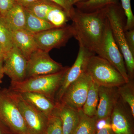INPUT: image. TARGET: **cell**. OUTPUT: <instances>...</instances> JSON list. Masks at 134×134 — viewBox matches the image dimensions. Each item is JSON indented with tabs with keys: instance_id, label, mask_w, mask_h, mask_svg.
I'll list each match as a JSON object with an SVG mask.
<instances>
[{
	"instance_id": "cell-1",
	"label": "cell",
	"mask_w": 134,
	"mask_h": 134,
	"mask_svg": "<svg viewBox=\"0 0 134 134\" xmlns=\"http://www.w3.org/2000/svg\"><path fill=\"white\" fill-rule=\"evenodd\" d=\"M74 36L79 42L93 54L98 51L105 33L108 20L105 8L90 12L74 9L69 17Z\"/></svg>"
},
{
	"instance_id": "cell-2",
	"label": "cell",
	"mask_w": 134,
	"mask_h": 134,
	"mask_svg": "<svg viewBox=\"0 0 134 134\" xmlns=\"http://www.w3.org/2000/svg\"><path fill=\"white\" fill-rule=\"evenodd\" d=\"M68 68L66 67L63 70L55 74L31 77L21 82H11L9 90L19 93H40L55 100V95Z\"/></svg>"
},
{
	"instance_id": "cell-3",
	"label": "cell",
	"mask_w": 134,
	"mask_h": 134,
	"mask_svg": "<svg viewBox=\"0 0 134 134\" xmlns=\"http://www.w3.org/2000/svg\"><path fill=\"white\" fill-rule=\"evenodd\" d=\"M86 72L99 86L117 88L126 83L122 75L111 63L95 54L89 58Z\"/></svg>"
},
{
	"instance_id": "cell-4",
	"label": "cell",
	"mask_w": 134,
	"mask_h": 134,
	"mask_svg": "<svg viewBox=\"0 0 134 134\" xmlns=\"http://www.w3.org/2000/svg\"><path fill=\"white\" fill-rule=\"evenodd\" d=\"M105 12L115 42L124 58L129 79H133L134 74V55L127 44L122 17L115 5H110L105 8Z\"/></svg>"
},
{
	"instance_id": "cell-5",
	"label": "cell",
	"mask_w": 134,
	"mask_h": 134,
	"mask_svg": "<svg viewBox=\"0 0 134 134\" xmlns=\"http://www.w3.org/2000/svg\"><path fill=\"white\" fill-rule=\"evenodd\" d=\"M0 121L13 134H29L20 110L8 90H0Z\"/></svg>"
},
{
	"instance_id": "cell-6",
	"label": "cell",
	"mask_w": 134,
	"mask_h": 134,
	"mask_svg": "<svg viewBox=\"0 0 134 134\" xmlns=\"http://www.w3.org/2000/svg\"><path fill=\"white\" fill-rule=\"evenodd\" d=\"M8 90L20 110L29 134H45L48 118L24 99L20 93Z\"/></svg>"
},
{
	"instance_id": "cell-7",
	"label": "cell",
	"mask_w": 134,
	"mask_h": 134,
	"mask_svg": "<svg viewBox=\"0 0 134 134\" xmlns=\"http://www.w3.org/2000/svg\"><path fill=\"white\" fill-rule=\"evenodd\" d=\"M96 54L111 63L122 75L126 83L129 82L124 58L113 36L108 21L102 43Z\"/></svg>"
},
{
	"instance_id": "cell-8",
	"label": "cell",
	"mask_w": 134,
	"mask_h": 134,
	"mask_svg": "<svg viewBox=\"0 0 134 134\" xmlns=\"http://www.w3.org/2000/svg\"><path fill=\"white\" fill-rule=\"evenodd\" d=\"M32 34L39 49L49 52L54 48L65 46L74 36V31L72 25H66Z\"/></svg>"
},
{
	"instance_id": "cell-9",
	"label": "cell",
	"mask_w": 134,
	"mask_h": 134,
	"mask_svg": "<svg viewBox=\"0 0 134 134\" xmlns=\"http://www.w3.org/2000/svg\"><path fill=\"white\" fill-rule=\"evenodd\" d=\"M65 67L53 60L48 52L38 48L27 60L26 78L55 74L63 70Z\"/></svg>"
},
{
	"instance_id": "cell-10",
	"label": "cell",
	"mask_w": 134,
	"mask_h": 134,
	"mask_svg": "<svg viewBox=\"0 0 134 134\" xmlns=\"http://www.w3.org/2000/svg\"><path fill=\"white\" fill-rule=\"evenodd\" d=\"M92 79L86 72L67 88L59 103L75 110H82L85 103Z\"/></svg>"
},
{
	"instance_id": "cell-11",
	"label": "cell",
	"mask_w": 134,
	"mask_h": 134,
	"mask_svg": "<svg viewBox=\"0 0 134 134\" xmlns=\"http://www.w3.org/2000/svg\"><path fill=\"white\" fill-rule=\"evenodd\" d=\"M94 54L79 44V50L75 61L72 66L68 67L63 78L59 88L55 97V102L59 103L67 88L84 72L89 58Z\"/></svg>"
},
{
	"instance_id": "cell-12",
	"label": "cell",
	"mask_w": 134,
	"mask_h": 134,
	"mask_svg": "<svg viewBox=\"0 0 134 134\" xmlns=\"http://www.w3.org/2000/svg\"><path fill=\"white\" fill-rule=\"evenodd\" d=\"M3 62L4 74L11 82H21L26 79L27 59L16 47L14 46L7 53Z\"/></svg>"
},
{
	"instance_id": "cell-13",
	"label": "cell",
	"mask_w": 134,
	"mask_h": 134,
	"mask_svg": "<svg viewBox=\"0 0 134 134\" xmlns=\"http://www.w3.org/2000/svg\"><path fill=\"white\" fill-rule=\"evenodd\" d=\"M117 88L99 86V99L95 116L97 121L110 117L115 104L119 98Z\"/></svg>"
},
{
	"instance_id": "cell-14",
	"label": "cell",
	"mask_w": 134,
	"mask_h": 134,
	"mask_svg": "<svg viewBox=\"0 0 134 134\" xmlns=\"http://www.w3.org/2000/svg\"><path fill=\"white\" fill-rule=\"evenodd\" d=\"M127 110L119 97L110 116V124L114 134H133Z\"/></svg>"
},
{
	"instance_id": "cell-15",
	"label": "cell",
	"mask_w": 134,
	"mask_h": 134,
	"mask_svg": "<svg viewBox=\"0 0 134 134\" xmlns=\"http://www.w3.org/2000/svg\"><path fill=\"white\" fill-rule=\"evenodd\" d=\"M20 93L24 99L48 118L56 111L58 103L43 94L31 92Z\"/></svg>"
},
{
	"instance_id": "cell-16",
	"label": "cell",
	"mask_w": 134,
	"mask_h": 134,
	"mask_svg": "<svg viewBox=\"0 0 134 134\" xmlns=\"http://www.w3.org/2000/svg\"><path fill=\"white\" fill-rule=\"evenodd\" d=\"M56 111L62 122V134H73L79 123V111L58 103Z\"/></svg>"
},
{
	"instance_id": "cell-17",
	"label": "cell",
	"mask_w": 134,
	"mask_h": 134,
	"mask_svg": "<svg viewBox=\"0 0 134 134\" xmlns=\"http://www.w3.org/2000/svg\"><path fill=\"white\" fill-rule=\"evenodd\" d=\"M12 32L14 46L28 60L32 54L38 49L33 34L25 30H18Z\"/></svg>"
},
{
	"instance_id": "cell-18",
	"label": "cell",
	"mask_w": 134,
	"mask_h": 134,
	"mask_svg": "<svg viewBox=\"0 0 134 134\" xmlns=\"http://www.w3.org/2000/svg\"><path fill=\"white\" fill-rule=\"evenodd\" d=\"M1 17L11 31L25 30L26 20L25 9L17 3L4 16Z\"/></svg>"
},
{
	"instance_id": "cell-19",
	"label": "cell",
	"mask_w": 134,
	"mask_h": 134,
	"mask_svg": "<svg viewBox=\"0 0 134 134\" xmlns=\"http://www.w3.org/2000/svg\"><path fill=\"white\" fill-rule=\"evenodd\" d=\"M99 87L97 84L92 81L86 100L82 109L85 115L90 117L96 115L99 99Z\"/></svg>"
},
{
	"instance_id": "cell-20",
	"label": "cell",
	"mask_w": 134,
	"mask_h": 134,
	"mask_svg": "<svg viewBox=\"0 0 134 134\" xmlns=\"http://www.w3.org/2000/svg\"><path fill=\"white\" fill-rule=\"evenodd\" d=\"M25 10L26 16L25 30L32 34L56 28L47 21L39 18Z\"/></svg>"
},
{
	"instance_id": "cell-21",
	"label": "cell",
	"mask_w": 134,
	"mask_h": 134,
	"mask_svg": "<svg viewBox=\"0 0 134 134\" xmlns=\"http://www.w3.org/2000/svg\"><path fill=\"white\" fill-rule=\"evenodd\" d=\"M80 119L73 134H96L97 131V120L95 116L90 117L79 110Z\"/></svg>"
},
{
	"instance_id": "cell-22",
	"label": "cell",
	"mask_w": 134,
	"mask_h": 134,
	"mask_svg": "<svg viewBox=\"0 0 134 134\" xmlns=\"http://www.w3.org/2000/svg\"><path fill=\"white\" fill-rule=\"evenodd\" d=\"M56 5L57 4L48 0H39L24 9L34 15L46 21L48 12Z\"/></svg>"
},
{
	"instance_id": "cell-23",
	"label": "cell",
	"mask_w": 134,
	"mask_h": 134,
	"mask_svg": "<svg viewBox=\"0 0 134 134\" xmlns=\"http://www.w3.org/2000/svg\"><path fill=\"white\" fill-rule=\"evenodd\" d=\"M68 18L65 10L57 5L54 6L48 12L46 21L56 28H59L67 25Z\"/></svg>"
},
{
	"instance_id": "cell-24",
	"label": "cell",
	"mask_w": 134,
	"mask_h": 134,
	"mask_svg": "<svg viewBox=\"0 0 134 134\" xmlns=\"http://www.w3.org/2000/svg\"><path fill=\"white\" fill-rule=\"evenodd\" d=\"M118 93L121 99L127 104L130 108L131 114L134 117V89L133 83L129 82L117 88Z\"/></svg>"
},
{
	"instance_id": "cell-25",
	"label": "cell",
	"mask_w": 134,
	"mask_h": 134,
	"mask_svg": "<svg viewBox=\"0 0 134 134\" xmlns=\"http://www.w3.org/2000/svg\"><path fill=\"white\" fill-rule=\"evenodd\" d=\"M117 3V0H85L76 5L81 10L90 12L103 9L110 5H115Z\"/></svg>"
},
{
	"instance_id": "cell-26",
	"label": "cell",
	"mask_w": 134,
	"mask_h": 134,
	"mask_svg": "<svg viewBox=\"0 0 134 134\" xmlns=\"http://www.w3.org/2000/svg\"><path fill=\"white\" fill-rule=\"evenodd\" d=\"M0 44L7 53L14 46L12 31L0 17Z\"/></svg>"
},
{
	"instance_id": "cell-27",
	"label": "cell",
	"mask_w": 134,
	"mask_h": 134,
	"mask_svg": "<svg viewBox=\"0 0 134 134\" xmlns=\"http://www.w3.org/2000/svg\"><path fill=\"white\" fill-rule=\"evenodd\" d=\"M45 134H62V122L56 110L48 118Z\"/></svg>"
},
{
	"instance_id": "cell-28",
	"label": "cell",
	"mask_w": 134,
	"mask_h": 134,
	"mask_svg": "<svg viewBox=\"0 0 134 134\" xmlns=\"http://www.w3.org/2000/svg\"><path fill=\"white\" fill-rule=\"evenodd\" d=\"M122 8L124 10L126 17V23L124 27L125 31L133 29L134 16L133 14L131 5L130 0H121Z\"/></svg>"
},
{
	"instance_id": "cell-29",
	"label": "cell",
	"mask_w": 134,
	"mask_h": 134,
	"mask_svg": "<svg viewBox=\"0 0 134 134\" xmlns=\"http://www.w3.org/2000/svg\"><path fill=\"white\" fill-rule=\"evenodd\" d=\"M16 3V0H0L1 16H4Z\"/></svg>"
},
{
	"instance_id": "cell-30",
	"label": "cell",
	"mask_w": 134,
	"mask_h": 134,
	"mask_svg": "<svg viewBox=\"0 0 134 134\" xmlns=\"http://www.w3.org/2000/svg\"><path fill=\"white\" fill-rule=\"evenodd\" d=\"M52 2L58 6H60L64 10L68 16L69 18L71 14L73 9V6H72L67 0H48Z\"/></svg>"
},
{
	"instance_id": "cell-31",
	"label": "cell",
	"mask_w": 134,
	"mask_h": 134,
	"mask_svg": "<svg viewBox=\"0 0 134 134\" xmlns=\"http://www.w3.org/2000/svg\"><path fill=\"white\" fill-rule=\"evenodd\" d=\"M127 44L130 50L134 55V30L125 31Z\"/></svg>"
},
{
	"instance_id": "cell-32",
	"label": "cell",
	"mask_w": 134,
	"mask_h": 134,
	"mask_svg": "<svg viewBox=\"0 0 134 134\" xmlns=\"http://www.w3.org/2000/svg\"><path fill=\"white\" fill-rule=\"evenodd\" d=\"M96 134H114L110 124V117L107 119L104 125L98 129Z\"/></svg>"
},
{
	"instance_id": "cell-33",
	"label": "cell",
	"mask_w": 134,
	"mask_h": 134,
	"mask_svg": "<svg viewBox=\"0 0 134 134\" xmlns=\"http://www.w3.org/2000/svg\"><path fill=\"white\" fill-rule=\"evenodd\" d=\"M39 0H16V3L25 8Z\"/></svg>"
},
{
	"instance_id": "cell-34",
	"label": "cell",
	"mask_w": 134,
	"mask_h": 134,
	"mask_svg": "<svg viewBox=\"0 0 134 134\" xmlns=\"http://www.w3.org/2000/svg\"><path fill=\"white\" fill-rule=\"evenodd\" d=\"M0 134H13L9 129L0 121Z\"/></svg>"
},
{
	"instance_id": "cell-35",
	"label": "cell",
	"mask_w": 134,
	"mask_h": 134,
	"mask_svg": "<svg viewBox=\"0 0 134 134\" xmlns=\"http://www.w3.org/2000/svg\"><path fill=\"white\" fill-rule=\"evenodd\" d=\"M4 74L3 60L0 61V84L2 83V79Z\"/></svg>"
},
{
	"instance_id": "cell-36",
	"label": "cell",
	"mask_w": 134,
	"mask_h": 134,
	"mask_svg": "<svg viewBox=\"0 0 134 134\" xmlns=\"http://www.w3.org/2000/svg\"><path fill=\"white\" fill-rule=\"evenodd\" d=\"M7 53L2 46L0 44V61H3Z\"/></svg>"
},
{
	"instance_id": "cell-37",
	"label": "cell",
	"mask_w": 134,
	"mask_h": 134,
	"mask_svg": "<svg viewBox=\"0 0 134 134\" xmlns=\"http://www.w3.org/2000/svg\"><path fill=\"white\" fill-rule=\"evenodd\" d=\"M67 1H68L70 5L73 6V5L76 4L77 3H78L83 1L85 0H67Z\"/></svg>"
},
{
	"instance_id": "cell-38",
	"label": "cell",
	"mask_w": 134,
	"mask_h": 134,
	"mask_svg": "<svg viewBox=\"0 0 134 134\" xmlns=\"http://www.w3.org/2000/svg\"><path fill=\"white\" fill-rule=\"evenodd\" d=\"M0 17H1V15H0Z\"/></svg>"
}]
</instances>
